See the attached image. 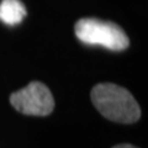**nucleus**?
Returning a JSON list of instances; mask_svg holds the SVG:
<instances>
[{
  "label": "nucleus",
  "mask_w": 148,
  "mask_h": 148,
  "mask_svg": "<svg viewBox=\"0 0 148 148\" xmlns=\"http://www.w3.org/2000/svg\"><path fill=\"white\" fill-rule=\"evenodd\" d=\"M112 148H137V147L132 146V145H119V146H115Z\"/></svg>",
  "instance_id": "nucleus-5"
},
{
  "label": "nucleus",
  "mask_w": 148,
  "mask_h": 148,
  "mask_svg": "<svg viewBox=\"0 0 148 148\" xmlns=\"http://www.w3.org/2000/svg\"><path fill=\"white\" fill-rule=\"evenodd\" d=\"M10 103L18 112L31 116H47L54 109L52 92L41 82H31L24 89L12 92Z\"/></svg>",
  "instance_id": "nucleus-3"
},
{
  "label": "nucleus",
  "mask_w": 148,
  "mask_h": 148,
  "mask_svg": "<svg viewBox=\"0 0 148 148\" xmlns=\"http://www.w3.org/2000/svg\"><path fill=\"white\" fill-rule=\"evenodd\" d=\"M75 36L80 42L89 46H103L110 51H123L130 40L119 25L99 18H80L74 27Z\"/></svg>",
  "instance_id": "nucleus-2"
},
{
  "label": "nucleus",
  "mask_w": 148,
  "mask_h": 148,
  "mask_svg": "<svg viewBox=\"0 0 148 148\" xmlns=\"http://www.w3.org/2000/svg\"><path fill=\"white\" fill-rule=\"evenodd\" d=\"M91 101L99 112L110 121L133 123L140 120L141 109L127 89L112 83H101L92 88Z\"/></svg>",
  "instance_id": "nucleus-1"
},
{
  "label": "nucleus",
  "mask_w": 148,
  "mask_h": 148,
  "mask_svg": "<svg viewBox=\"0 0 148 148\" xmlns=\"http://www.w3.org/2000/svg\"><path fill=\"white\" fill-rule=\"evenodd\" d=\"M26 15V8L21 0H1L0 3V21L5 25H18Z\"/></svg>",
  "instance_id": "nucleus-4"
}]
</instances>
